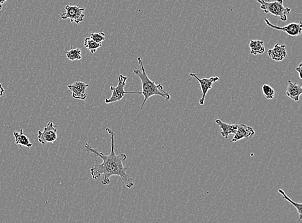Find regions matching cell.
I'll return each mask as SVG.
<instances>
[{"instance_id":"ba28073f","label":"cell","mask_w":302,"mask_h":223,"mask_svg":"<svg viewBox=\"0 0 302 223\" xmlns=\"http://www.w3.org/2000/svg\"><path fill=\"white\" fill-rule=\"evenodd\" d=\"M189 75H190L191 78H195L198 80V82H199L200 86L201 88L202 96L201 98H199L198 104L201 106L204 105L207 92H209V90L212 88L214 83L217 82L220 78L218 76H211V78H200L195 74L192 73L189 74Z\"/></svg>"},{"instance_id":"52a82bcc","label":"cell","mask_w":302,"mask_h":223,"mask_svg":"<svg viewBox=\"0 0 302 223\" xmlns=\"http://www.w3.org/2000/svg\"><path fill=\"white\" fill-rule=\"evenodd\" d=\"M264 21L266 24H267V26H270V28L276 29V30H278L283 31L288 36H291V37H296V36H299L301 34V22H299L298 24H296V22H291V24H287V26H279L272 24L267 18H265Z\"/></svg>"},{"instance_id":"9a60e30c","label":"cell","mask_w":302,"mask_h":223,"mask_svg":"<svg viewBox=\"0 0 302 223\" xmlns=\"http://www.w3.org/2000/svg\"><path fill=\"white\" fill-rule=\"evenodd\" d=\"M250 53L252 55H258L265 52V45L263 40H251L249 44Z\"/></svg>"},{"instance_id":"5bb4252c","label":"cell","mask_w":302,"mask_h":223,"mask_svg":"<svg viewBox=\"0 0 302 223\" xmlns=\"http://www.w3.org/2000/svg\"><path fill=\"white\" fill-rule=\"evenodd\" d=\"M15 136V144L28 148H32L33 144L31 143L30 140L24 134L23 130L20 132H13Z\"/></svg>"},{"instance_id":"603a6c76","label":"cell","mask_w":302,"mask_h":223,"mask_svg":"<svg viewBox=\"0 0 302 223\" xmlns=\"http://www.w3.org/2000/svg\"><path fill=\"white\" fill-rule=\"evenodd\" d=\"M8 0H0V10L3 8V4L6 3Z\"/></svg>"},{"instance_id":"e0dca14e","label":"cell","mask_w":302,"mask_h":223,"mask_svg":"<svg viewBox=\"0 0 302 223\" xmlns=\"http://www.w3.org/2000/svg\"><path fill=\"white\" fill-rule=\"evenodd\" d=\"M84 46L86 47V48L89 50L90 52L95 54L98 50V48L102 46V44L95 42L90 38H86L84 40Z\"/></svg>"},{"instance_id":"2e32d148","label":"cell","mask_w":302,"mask_h":223,"mask_svg":"<svg viewBox=\"0 0 302 223\" xmlns=\"http://www.w3.org/2000/svg\"><path fill=\"white\" fill-rule=\"evenodd\" d=\"M66 54L68 60L74 62V60H81L82 58V52L80 48H72L69 51L64 52Z\"/></svg>"},{"instance_id":"6da1fadb","label":"cell","mask_w":302,"mask_h":223,"mask_svg":"<svg viewBox=\"0 0 302 223\" xmlns=\"http://www.w3.org/2000/svg\"><path fill=\"white\" fill-rule=\"evenodd\" d=\"M106 130L110 134V140H111V152L109 154L105 155L103 152H98L96 148H92L89 144L87 143L85 144V148L87 152L92 153L96 156L100 158L103 160L102 163L95 164L90 168L92 178L98 180L101 176L104 175V178L101 181V184L105 186L110 184V178L113 176H117L121 178L126 188H132L134 186L135 180L126 173L128 168L124 166L127 156L125 153L116 154L115 153L116 132L109 128H106Z\"/></svg>"},{"instance_id":"7402d4cb","label":"cell","mask_w":302,"mask_h":223,"mask_svg":"<svg viewBox=\"0 0 302 223\" xmlns=\"http://www.w3.org/2000/svg\"><path fill=\"white\" fill-rule=\"evenodd\" d=\"M4 92L5 89L4 88V87L2 86L1 83H0V98H1L2 96H3Z\"/></svg>"},{"instance_id":"30bf717a","label":"cell","mask_w":302,"mask_h":223,"mask_svg":"<svg viewBox=\"0 0 302 223\" xmlns=\"http://www.w3.org/2000/svg\"><path fill=\"white\" fill-rule=\"evenodd\" d=\"M254 134H255V130L252 127L245 124H239L237 130L236 134H234L231 142H236L242 139L251 138Z\"/></svg>"},{"instance_id":"ac0fdd59","label":"cell","mask_w":302,"mask_h":223,"mask_svg":"<svg viewBox=\"0 0 302 223\" xmlns=\"http://www.w3.org/2000/svg\"><path fill=\"white\" fill-rule=\"evenodd\" d=\"M278 192L282 196L284 200L289 202L292 206H294V208L296 209L297 213H298L299 220H302V204H297V202H293L292 200H290V198L285 194V192H284L283 190H281V189H279Z\"/></svg>"},{"instance_id":"9c48e42d","label":"cell","mask_w":302,"mask_h":223,"mask_svg":"<svg viewBox=\"0 0 302 223\" xmlns=\"http://www.w3.org/2000/svg\"><path fill=\"white\" fill-rule=\"evenodd\" d=\"M90 86V84L87 83L76 81L73 84L68 85L67 88L72 92V98L76 100H85L88 96L86 90Z\"/></svg>"},{"instance_id":"277c9868","label":"cell","mask_w":302,"mask_h":223,"mask_svg":"<svg viewBox=\"0 0 302 223\" xmlns=\"http://www.w3.org/2000/svg\"><path fill=\"white\" fill-rule=\"evenodd\" d=\"M127 80L128 78L126 76L122 75V74L118 76V83H117V86L116 87H110V90L112 93V96L109 98L106 99L105 100V104H109L118 102V101H120L126 94H142L141 92H126L125 87Z\"/></svg>"},{"instance_id":"ffe728a7","label":"cell","mask_w":302,"mask_h":223,"mask_svg":"<svg viewBox=\"0 0 302 223\" xmlns=\"http://www.w3.org/2000/svg\"><path fill=\"white\" fill-rule=\"evenodd\" d=\"M90 38L98 44H101L106 40L105 34L104 32H93L90 35Z\"/></svg>"},{"instance_id":"d6986e66","label":"cell","mask_w":302,"mask_h":223,"mask_svg":"<svg viewBox=\"0 0 302 223\" xmlns=\"http://www.w3.org/2000/svg\"><path fill=\"white\" fill-rule=\"evenodd\" d=\"M261 90H262L263 94L265 98L269 99V100H272L274 98L275 96L274 90L269 85L263 84L261 86Z\"/></svg>"},{"instance_id":"8fae6325","label":"cell","mask_w":302,"mask_h":223,"mask_svg":"<svg viewBox=\"0 0 302 223\" xmlns=\"http://www.w3.org/2000/svg\"><path fill=\"white\" fill-rule=\"evenodd\" d=\"M267 54L272 60L278 62H281L287 57V46L285 44H276L273 48L268 50Z\"/></svg>"},{"instance_id":"7a4b0ae2","label":"cell","mask_w":302,"mask_h":223,"mask_svg":"<svg viewBox=\"0 0 302 223\" xmlns=\"http://www.w3.org/2000/svg\"><path fill=\"white\" fill-rule=\"evenodd\" d=\"M137 60H138L141 70L137 68H135L133 72H134L135 75L139 76L140 80H141L142 90H143V91L141 92V94H143L144 96V100L141 107L140 108V112L143 110L146 101L150 98H152V96H161L165 99V100H170L171 96L168 92H166L164 90V88L161 84H157L156 83L153 82V81L148 78L141 58L140 57L137 58Z\"/></svg>"},{"instance_id":"44dd1931","label":"cell","mask_w":302,"mask_h":223,"mask_svg":"<svg viewBox=\"0 0 302 223\" xmlns=\"http://www.w3.org/2000/svg\"><path fill=\"white\" fill-rule=\"evenodd\" d=\"M301 70H302V62H300L299 64V66H297L296 68V71L297 72V73H298L299 78H300V80H302Z\"/></svg>"},{"instance_id":"5b68a950","label":"cell","mask_w":302,"mask_h":223,"mask_svg":"<svg viewBox=\"0 0 302 223\" xmlns=\"http://www.w3.org/2000/svg\"><path fill=\"white\" fill-rule=\"evenodd\" d=\"M57 138L58 126L54 125L53 121H50L44 130L38 132V140L43 146L54 143Z\"/></svg>"},{"instance_id":"4fadbf2b","label":"cell","mask_w":302,"mask_h":223,"mask_svg":"<svg viewBox=\"0 0 302 223\" xmlns=\"http://www.w3.org/2000/svg\"><path fill=\"white\" fill-rule=\"evenodd\" d=\"M222 119H216L215 122L216 124L219 126V128L222 130V132H220L221 135L225 139L228 138L229 134H236V130L238 129V124H228L222 121Z\"/></svg>"},{"instance_id":"8992f818","label":"cell","mask_w":302,"mask_h":223,"mask_svg":"<svg viewBox=\"0 0 302 223\" xmlns=\"http://www.w3.org/2000/svg\"><path fill=\"white\" fill-rule=\"evenodd\" d=\"M65 12L61 14V18L63 20L69 19L70 21L73 24L76 22L79 24L81 22L84 20L85 18V8H80L76 6H65Z\"/></svg>"},{"instance_id":"3957f363","label":"cell","mask_w":302,"mask_h":223,"mask_svg":"<svg viewBox=\"0 0 302 223\" xmlns=\"http://www.w3.org/2000/svg\"><path fill=\"white\" fill-rule=\"evenodd\" d=\"M260 4V8L266 14H270L274 17L279 18L281 21L286 22L287 16L290 13L291 9L283 6V0H276L269 2L268 0H257Z\"/></svg>"},{"instance_id":"7c38bea8","label":"cell","mask_w":302,"mask_h":223,"mask_svg":"<svg viewBox=\"0 0 302 223\" xmlns=\"http://www.w3.org/2000/svg\"><path fill=\"white\" fill-rule=\"evenodd\" d=\"M302 94L301 84H297L292 83L291 81L288 80L287 90H286V94L288 98L294 100V102H298L299 96Z\"/></svg>"}]
</instances>
